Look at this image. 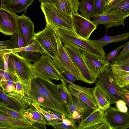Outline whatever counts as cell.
<instances>
[{
    "mask_svg": "<svg viewBox=\"0 0 129 129\" xmlns=\"http://www.w3.org/2000/svg\"><path fill=\"white\" fill-rule=\"evenodd\" d=\"M57 85L51 81L35 76L31 89L27 95L31 100L43 108L52 109L71 118L58 93Z\"/></svg>",
    "mask_w": 129,
    "mask_h": 129,
    "instance_id": "obj_1",
    "label": "cell"
},
{
    "mask_svg": "<svg viewBox=\"0 0 129 129\" xmlns=\"http://www.w3.org/2000/svg\"><path fill=\"white\" fill-rule=\"evenodd\" d=\"M61 42L76 48L83 54L104 59L105 51L101 45L78 36L74 31L59 29L56 31Z\"/></svg>",
    "mask_w": 129,
    "mask_h": 129,
    "instance_id": "obj_2",
    "label": "cell"
},
{
    "mask_svg": "<svg viewBox=\"0 0 129 129\" xmlns=\"http://www.w3.org/2000/svg\"><path fill=\"white\" fill-rule=\"evenodd\" d=\"M40 8L45 17L46 26L55 31L59 29L74 31L72 16L65 14L54 5L42 3Z\"/></svg>",
    "mask_w": 129,
    "mask_h": 129,
    "instance_id": "obj_3",
    "label": "cell"
},
{
    "mask_svg": "<svg viewBox=\"0 0 129 129\" xmlns=\"http://www.w3.org/2000/svg\"><path fill=\"white\" fill-rule=\"evenodd\" d=\"M8 69L15 76L16 82L31 87V80L35 76L28 60L19 55L16 52L10 53Z\"/></svg>",
    "mask_w": 129,
    "mask_h": 129,
    "instance_id": "obj_4",
    "label": "cell"
},
{
    "mask_svg": "<svg viewBox=\"0 0 129 129\" xmlns=\"http://www.w3.org/2000/svg\"><path fill=\"white\" fill-rule=\"evenodd\" d=\"M98 78L95 82L96 86L106 94L111 104L119 100H124L121 87L118 84L110 66Z\"/></svg>",
    "mask_w": 129,
    "mask_h": 129,
    "instance_id": "obj_5",
    "label": "cell"
},
{
    "mask_svg": "<svg viewBox=\"0 0 129 129\" xmlns=\"http://www.w3.org/2000/svg\"><path fill=\"white\" fill-rule=\"evenodd\" d=\"M51 58L43 53L38 61L32 64L31 67L35 75L50 81L60 79L61 74Z\"/></svg>",
    "mask_w": 129,
    "mask_h": 129,
    "instance_id": "obj_6",
    "label": "cell"
},
{
    "mask_svg": "<svg viewBox=\"0 0 129 129\" xmlns=\"http://www.w3.org/2000/svg\"><path fill=\"white\" fill-rule=\"evenodd\" d=\"M64 47L79 74V80L91 84L97 79L87 67L83 58L82 53L69 45L64 44Z\"/></svg>",
    "mask_w": 129,
    "mask_h": 129,
    "instance_id": "obj_7",
    "label": "cell"
},
{
    "mask_svg": "<svg viewBox=\"0 0 129 129\" xmlns=\"http://www.w3.org/2000/svg\"><path fill=\"white\" fill-rule=\"evenodd\" d=\"M34 40L39 44L44 54L52 58L57 55L58 46L55 30L46 26L43 30L35 34Z\"/></svg>",
    "mask_w": 129,
    "mask_h": 129,
    "instance_id": "obj_8",
    "label": "cell"
},
{
    "mask_svg": "<svg viewBox=\"0 0 129 129\" xmlns=\"http://www.w3.org/2000/svg\"><path fill=\"white\" fill-rule=\"evenodd\" d=\"M61 75L67 83L70 84L67 86L68 89L73 96L78 98L94 109L98 108L93 94L95 87H86L79 86L71 82L64 75Z\"/></svg>",
    "mask_w": 129,
    "mask_h": 129,
    "instance_id": "obj_9",
    "label": "cell"
},
{
    "mask_svg": "<svg viewBox=\"0 0 129 129\" xmlns=\"http://www.w3.org/2000/svg\"><path fill=\"white\" fill-rule=\"evenodd\" d=\"M17 16L1 3L0 32L6 35H11L18 31Z\"/></svg>",
    "mask_w": 129,
    "mask_h": 129,
    "instance_id": "obj_10",
    "label": "cell"
},
{
    "mask_svg": "<svg viewBox=\"0 0 129 129\" xmlns=\"http://www.w3.org/2000/svg\"><path fill=\"white\" fill-rule=\"evenodd\" d=\"M103 118L110 126L111 129L129 128V114L119 111L116 107H111L105 111Z\"/></svg>",
    "mask_w": 129,
    "mask_h": 129,
    "instance_id": "obj_11",
    "label": "cell"
},
{
    "mask_svg": "<svg viewBox=\"0 0 129 129\" xmlns=\"http://www.w3.org/2000/svg\"><path fill=\"white\" fill-rule=\"evenodd\" d=\"M56 37L58 52L56 55L52 58L55 66L58 70L60 68H63L70 72L79 80L80 77L78 71L57 34Z\"/></svg>",
    "mask_w": 129,
    "mask_h": 129,
    "instance_id": "obj_12",
    "label": "cell"
},
{
    "mask_svg": "<svg viewBox=\"0 0 129 129\" xmlns=\"http://www.w3.org/2000/svg\"><path fill=\"white\" fill-rule=\"evenodd\" d=\"M74 32L79 37L89 39L90 35L96 28L97 25L78 13H74L72 16Z\"/></svg>",
    "mask_w": 129,
    "mask_h": 129,
    "instance_id": "obj_13",
    "label": "cell"
},
{
    "mask_svg": "<svg viewBox=\"0 0 129 129\" xmlns=\"http://www.w3.org/2000/svg\"><path fill=\"white\" fill-rule=\"evenodd\" d=\"M0 129H38L28 120L0 112Z\"/></svg>",
    "mask_w": 129,
    "mask_h": 129,
    "instance_id": "obj_14",
    "label": "cell"
},
{
    "mask_svg": "<svg viewBox=\"0 0 129 129\" xmlns=\"http://www.w3.org/2000/svg\"><path fill=\"white\" fill-rule=\"evenodd\" d=\"M19 30L23 38L25 46L31 44L34 41L35 34L34 24L29 17L22 14L17 15Z\"/></svg>",
    "mask_w": 129,
    "mask_h": 129,
    "instance_id": "obj_15",
    "label": "cell"
},
{
    "mask_svg": "<svg viewBox=\"0 0 129 129\" xmlns=\"http://www.w3.org/2000/svg\"><path fill=\"white\" fill-rule=\"evenodd\" d=\"M5 50L7 52H16L20 56L34 63L38 61L42 54L44 53L41 46L35 40L30 45L23 47Z\"/></svg>",
    "mask_w": 129,
    "mask_h": 129,
    "instance_id": "obj_16",
    "label": "cell"
},
{
    "mask_svg": "<svg viewBox=\"0 0 129 129\" xmlns=\"http://www.w3.org/2000/svg\"><path fill=\"white\" fill-rule=\"evenodd\" d=\"M84 59L88 68L97 78L110 66V62L90 55L82 53Z\"/></svg>",
    "mask_w": 129,
    "mask_h": 129,
    "instance_id": "obj_17",
    "label": "cell"
},
{
    "mask_svg": "<svg viewBox=\"0 0 129 129\" xmlns=\"http://www.w3.org/2000/svg\"><path fill=\"white\" fill-rule=\"evenodd\" d=\"M126 16L121 15H105L102 14L96 16L92 18L93 22L97 25L103 24L106 28V32L111 27L121 25L124 26V21Z\"/></svg>",
    "mask_w": 129,
    "mask_h": 129,
    "instance_id": "obj_18",
    "label": "cell"
},
{
    "mask_svg": "<svg viewBox=\"0 0 129 129\" xmlns=\"http://www.w3.org/2000/svg\"><path fill=\"white\" fill-rule=\"evenodd\" d=\"M34 0H1V3L7 9L16 13L23 12L25 14L27 9Z\"/></svg>",
    "mask_w": 129,
    "mask_h": 129,
    "instance_id": "obj_19",
    "label": "cell"
},
{
    "mask_svg": "<svg viewBox=\"0 0 129 129\" xmlns=\"http://www.w3.org/2000/svg\"><path fill=\"white\" fill-rule=\"evenodd\" d=\"M102 14L129 16V0H122L116 4L106 7Z\"/></svg>",
    "mask_w": 129,
    "mask_h": 129,
    "instance_id": "obj_20",
    "label": "cell"
},
{
    "mask_svg": "<svg viewBox=\"0 0 129 129\" xmlns=\"http://www.w3.org/2000/svg\"><path fill=\"white\" fill-rule=\"evenodd\" d=\"M20 111L23 115L34 125L37 123L47 125V122L44 116L32 104L28 108L21 109Z\"/></svg>",
    "mask_w": 129,
    "mask_h": 129,
    "instance_id": "obj_21",
    "label": "cell"
},
{
    "mask_svg": "<svg viewBox=\"0 0 129 129\" xmlns=\"http://www.w3.org/2000/svg\"><path fill=\"white\" fill-rule=\"evenodd\" d=\"M4 92L16 104L20 110L21 109L28 108L31 104V100L27 94L23 93L17 92L16 90L8 92Z\"/></svg>",
    "mask_w": 129,
    "mask_h": 129,
    "instance_id": "obj_22",
    "label": "cell"
},
{
    "mask_svg": "<svg viewBox=\"0 0 129 129\" xmlns=\"http://www.w3.org/2000/svg\"><path fill=\"white\" fill-rule=\"evenodd\" d=\"M78 0H57L55 5L65 14L72 16L73 13H78Z\"/></svg>",
    "mask_w": 129,
    "mask_h": 129,
    "instance_id": "obj_23",
    "label": "cell"
},
{
    "mask_svg": "<svg viewBox=\"0 0 129 129\" xmlns=\"http://www.w3.org/2000/svg\"><path fill=\"white\" fill-rule=\"evenodd\" d=\"M94 0H82L79 2L78 10L81 15L90 20L97 15L95 13L94 6Z\"/></svg>",
    "mask_w": 129,
    "mask_h": 129,
    "instance_id": "obj_24",
    "label": "cell"
},
{
    "mask_svg": "<svg viewBox=\"0 0 129 129\" xmlns=\"http://www.w3.org/2000/svg\"><path fill=\"white\" fill-rule=\"evenodd\" d=\"M129 38V32L124 33L115 36H110L108 35L107 32L104 36L101 38L92 41L100 44L103 47L108 44L112 43H118L121 41H126Z\"/></svg>",
    "mask_w": 129,
    "mask_h": 129,
    "instance_id": "obj_25",
    "label": "cell"
},
{
    "mask_svg": "<svg viewBox=\"0 0 129 129\" xmlns=\"http://www.w3.org/2000/svg\"><path fill=\"white\" fill-rule=\"evenodd\" d=\"M93 94L99 108L105 111L110 107L111 104L107 96L98 87H95Z\"/></svg>",
    "mask_w": 129,
    "mask_h": 129,
    "instance_id": "obj_26",
    "label": "cell"
},
{
    "mask_svg": "<svg viewBox=\"0 0 129 129\" xmlns=\"http://www.w3.org/2000/svg\"><path fill=\"white\" fill-rule=\"evenodd\" d=\"M104 111L98 108L95 110L77 126V129H82L83 127L91 125L103 118Z\"/></svg>",
    "mask_w": 129,
    "mask_h": 129,
    "instance_id": "obj_27",
    "label": "cell"
},
{
    "mask_svg": "<svg viewBox=\"0 0 129 129\" xmlns=\"http://www.w3.org/2000/svg\"><path fill=\"white\" fill-rule=\"evenodd\" d=\"M76 103L75 111H77L81 116V122L91 114L95 110L92 108L78 98L73 96Z\"/></svg>",
    "mask_w": 129,
    "mask_h": 129,
    "instance_id": "obj_28",
    "label": "cell"
},
{
    "mask_svg": "<svg viewBox=\"0 0 129 129\" xmlns=\"http://www.w3.org/2000/svg\"><path fill=\"white\" fill-rule=\"evenodd\" d=\"M0 112L17 118L28 120L20 111L13 109L3 100L0 102Z\"/></svg>",
    "mask_w": 129,
    "mask_h": 129,
    "instance_id": "obj_29",
    "label": "cell"
},
{
    "mask_svg": "<svg viewBox=\"0 0 129 129\" xmlns=\"http://www.w3.org/2000/svg\"><path fill=\"white\" fill-rule=\"evenodd\" d=\"M61 77L60 80L61 83L57 85V89L59 96L65 106H66L69 105L70 102L69 98L66 91L68 85L67 83L61 75Z\"/></svg>",
    "mask_w": 129,
    "mask_h": 129,
    "instance_id": "obj_30",
    "label": "cell"
},
{
    "mask_svg": "<svg viewBox=\"0 0 129 129\" xmlns=\"http://www.w3.org/2000/svg\"><path fill=\"white\" fill-rule=\"evenodd\" d=\"M115 77L129 74V66L116 65H111Z\"/></svg>",
    "mask_w": 129,
    "mask_h": 129,
    "instance_id": "obj_31",
    "label": "cell"
},
{
    "mask_svg": "<svg viewBox=\"0 0 129 129\" xmlns=\"http://www.w3.org/2000/svg\"><path fill=\"white\" fill-rule=\"evenodd\" d=\"M82 129H111V128L103 118L93 124L82 127Z\"/></svg>",
    "mask_w": 129,
    "mask_h": 129,
    "instance_id": "obj_32",
    "label": "cell"
},
{
    "mask_svg": "<svg viewBox=\"0 0 129 129\" xmlns=\"http://www.w3.org/2000/svg\"><path fill=\"white\" fill-rule=\"evenodd\" d=\"M16 81L11 80L0 79V86L6 92L11 91L15 90Z\"/></svg>",
    "mask_w": 129,
    "mask_h": 129,
    "instance_id": "obj_33",
    "label": "cell"
},
{
    "mask_svg": "<svg viewBox=\"0 0 129 129\" xmlns=\"http://www.w3.org/2000/svg\"><path fill=\"white\" fill-rule=\"evenodd\" d=\"M11 37L14 43L15 49L25 47L23 38L19 30L11 35Z\"/></svg>",
    "mask_w": 129,
    "mask_h": 129,
    "instance_id": "obj_34",
    "label": "cell"
},
{
    "mask_svg": "<svg viewBox=\"0 0 129 129\" xmlns=\"http://www.w3.org/2000/svg\"><path fill=\"white\" fill-rule=\"evenodd\" d=\"M31 104L44 116L47 122V125H49L50 123H53L54 118L51 114L41 107L36 102L32 101Z\"/></svg>",
    "mask_w": 129,
    "mask_h": 129,
    "instance_id": "obj_35",
    "label": "cell"
},
{
    "mask_svg": "<svg viewBox=\"0 0 129 129\" xmlns=\"http://www.w3.org/2000/svg\"><path fill=\"white\" fill-rule=\"evenodd\" d=\"M107 0H94V9L95 13L97 15H102L106 7Z\"/></svg>",
    "mask_w": 129,
    "mask_h": 129,
    "instance_id": "obj_36",
    "label": "cell"
},
{
    "mask_svg": "<svg viewBox=\"0 0 129 129\" xmlns=\"http://www.w3.org/2000/svg\"><path fill=\"white\" fill-rule=\"evenodd\" d=\"M0 97L5 102L13 109L18 111L20 109L16 104L5 93L4 91L0 87Z\"/></svg>",
    "mask_w": 129,
    "mask_h": 129,
    "instance_id": "obj_37",
    "label": "cell"
},
{
    "mask_svg": "<svg viewBox=\"0 0 129 129\" xmlns=\"http://www.w3.org/2000/svg\"><path fill=\"white\" fill-rule=\"evenodd\" d=\"M128 42L120 46L118 48L114 50L111 52H109L105 55L104 59V61L106 62H110L112 61L116 57L118 54L120 50Z\"/></svg>",
    "mask_w": 129,
    "mask_h": 129,
    "instance_id": "obj_38",
    "label": "cell"
},
{
    "mask_svg": "<svg viewBox=\"0 0 129 129\" xmlns=\"http://www.w3.org/2000/svg\"><path fill=\"white\" fill-rule=\"evenodd\" d=\"M43 108L52 115L54 118V122L53 123L62 122L63 120L66 117L64 114H62L52 109L47 108Z\"/></svg>",
    "mask_w": 129,
    "mask_h": 129,
    "instance_id": "obj_39",
    "label": "cell"
},
{
    "mask_svg": "<svg viewBox=\"0 0 129 129\" xmlns=\"http://www.w3.org/2000/svg\"><path fill=\"white\" fill-rule=\"evenodd\" d=\"M0 79H4L6 80H11L16 82L15 75L8 69L7 71L0 69Z\"/></svg>",
    "mask_w": 129,
    "mask_h": 129,
    "instance_id": "obj_40",
    "label": "cell"
},
{
    "mask_svg": "<svg viewBox=\"0 0 129 129\" xmlns=\"http://www.w3.org/2000/svg\"><path fill=\"white\" fill-rule=\"evenodd\" d=\"M117 82L121 87L129 85V74L115 77Z\"/></svg>",
    "mask_w": 129,
    "mask_h": 129,
    "instance_id": "obj_41",
    "label": "cell"
},
{
    "mask_svg": "<svg viewBox=\"0 0 129 129\" xmlns=\"http://www.w3.org/2000/svg\"><path fill=\"white\" fill-rule=\"evenodd\" d=\"M110 64L129 66V54L120 59L114 60Z\"/></svg>",
    "mask_w": 129,
    "mask_h": 129,
    "instance_id": "obj_42",
    "label": "cell"
},
{
    "mask_svg": "<svg viewBox=\"0 0 129 129\" xmlns=\"http://www.w3.org/2000/svg\"><path fill=\"white\" fill-rule=\"evenodd\" d=\"M52 126L54 129H76L75 126L66 124L63 122L51 123L49 125Z\"/></svg>",
    "mask_w": 129,
    "mask_h": 129,
    "instance_id": "obj_43",
    "label": "cell"
},
{
    "mask_svg": "<svg viewBox=\"0 0 129 129\" xmlns=\"http://www.w3.org/2000/svg\"><path fill=\"white\" fill-rule=\"evenodd\" d=\"M15 49L14 44L12 40H7L0 42V49Z\"/></svg>",
    "mask_w": 129,
    "mask_h": 129,
    "instance_id": "obj_44",
    "label": "cell"
},
{
    "mask_svg": "<svg viewBox=\"0 0 129 129\" xmlns=\"http://www.w3.org/2000/svg\"><path fill=\"white\" fill-rule=\"evenodd\" d=\"M60 74H63L71 82L74 83L78 79L70 72L63 68H60L58 70Z\"/></svg>",
    "mask_w": 129,
    "mask_h": 129,
    "instance_id": "obj_45",
    "label": "cell"
},
{
    "mask_svg": "<svg viewBox=\"0 0 129 129\" xmlns=\"http://www.w3.org/2000/svg\"><path fill=\"white\" fill-rule=\"evenodd\" d=\"M115 104L116 108L119 111L124 113H127L128 112L126 103L124 101L122 100H119Z\"/></svg>",
    "mask_w": 129,
    "mask_h": 129,
    "instance_id": "obj_46",
    "label": "cell"
},
{
    "mask_svg": "<svg viewBox=\"0 0 129 129\" xmlns=\"http://www.w3.org/2000/svg\"><path fill=\"white\" fill-rule=\"evenodd\" d=\"M121 51L118 55L114 60H117L122 58L129 54V41L123 47Z\"/></svg>",
    "mask_w": 129,
    "mask_h": 129,
    "instance_id": "obj_47",
    "label": "cell"
},
{
    "mask_svg": "<svg viewBox=\"0 0 129 129\" xmlns=\"http://www.w3.org/2000/svg\"><path fill=\"white\" fill-rule=\"evenodd\" d=\"M121 92L124 100L129 107V91L126 90L122 87H121Z\"/></svg>",
    "mask_w": 129,
    "mask_h": 129,
    "instance_id": "obj_48",
    "label": "cell"
},
{
    "mask_svg": "<svg viewBox=\"0 0 129 129\" xmlns=\"http://www.w3.org/2000/svg\"><path fill=\"white\" fill-rule=\"evenodd\" d=\"M76 122L73 118H69L66 117L62 121V122L67 125H72L77 127V126L75 124Z\"/></svg>",
    "mask_w": 129,
    "mask_h": 129,
    "instance_id": "obj_49",
    "label": "cell"
},
{
    "mask_svg": "<svg viewBox=\"0 0 129 129\" xmlns=\"http://www.w3.org/2000/svg\"><path fill=\"white\" fill-rule=\"evenodd\" d=\"M122 0H108L106 4V7L113 6L118 3Z\"/></svg>",
    "mask_w": 129,
    "mask_h": 129,
    "instance_id": "obj_50",
    "label": "cell"
},
{
    "mask_svg": "<svg viewBox=\"0 0 129 129\" xmlns=\"http://www.w3.org/2000/svg\"><path fill=\"white\" fill-rule=\"evenodd\" d=\"M41 3H46L55 5L57 0H38Z\"/></svg>",
    "mask_w": 129,
    "mask_h": 129,
    "instance_id": "obj_51",
    "label": "cell"
},
{
    "mask_svg": "<svg viewBox=\"0 0 129 129\" xmlns=\"http://www.w3.org/2000/svg\"><path fill=\"white\" fill-rule=\"evenodd\" d=\"M122 87L126 90L129 91V85H126Z\"/></svg>",
    "mask_w": 129,
    "mask_h": 129,
    "instance_id": "obj_52",
    "label": "cell"
},
{
    "mask_svg": "<svg viewBox=\"0 0 129 129\" xmlns=\"http://www.w3.org/2000/svg\"><path fill=\"white\" fill-rule=\"evenodd\" d=\"M128 113H129V112H128Z\"/></svg>",
    "mask_w": 129,
    "mask_h": 129,
    "instance_id": "obj_53",
    "label": "cell"
},
{
    "mask_svg": "<svg viewBox=\"0 0 129 129\" xmlns=\"http://www.w3.org/2000/svg\"><path fill=\"white\" fill-rule=\"evenodd\" d=\"M81 0V1H82V0Z\"/></svg>",
    "mask_w": 129,
    "mask_h": 129,
    "instance_id": "obj_54",
    "label": "cell"
}]
</instances>
